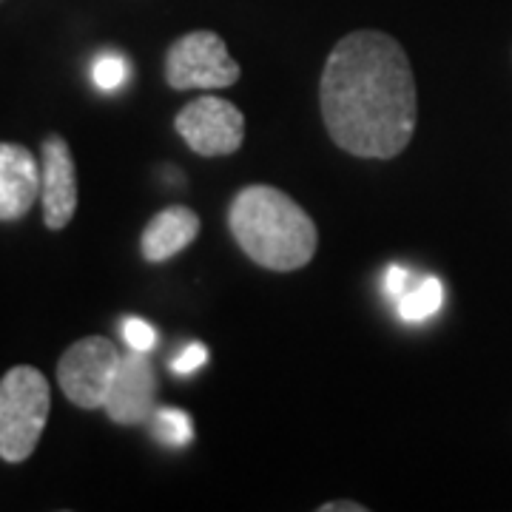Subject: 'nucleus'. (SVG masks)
<instances>
[{
    "label": "nucleus",
    "instance_id": "6",
    "mask_svg": "<svg viewBox=\"0 0 512 512\" xmlns=\"http://www.w3.org/2000/svg\"><path fill=\"white\" fill-rule=\"evenodd\" d=\"M177 134L185 146L197 151L200 157H228L245 140V117L242 111L214 94L191 100L177 114Z\"/></svg>",
    "mask_w": 512,
    "mask_h": 512
},
{
    "label": "nucleus",
    "instance_id": "9",
    "mask_svg": "<svg viewBox=\"0 0 512 512\" xmlns=\"http://www.w3.org/2000/svg\"><path fill=\"white\" fill-rule=\"evenodd\" d=\"M40 200V163L29 148L0 143V222L23 220Z\"/></svg>",
    "mask_w": 512,
    "mask_h": 512
},
{
    "label": "nucleus",
    "instance_id": "7",
    "mask_svg": "<svg viewBox=\"0 0 512 512\" xmlns=\"http://www.w3.org/2000/svg\"><path fill=\"white\" fill-rule=\"evenodd\" d=\"M40 202L43 222L52 231H63L77 211V171L69 143L60 134H49L40 148Z\"/></svg>",
    "mask_w": 512,
    "mask_h": 512
},
{
    "label": "nucleus",
    "instance_id": "14",
    "mask_svg": "<svg viewBox=\"0 0 512 512\" xmlns=\"http://www.w3.org/2000/svg\"><path fill=\"white\" fill-rule=\"evenodd\" d=\"M123 339L131 350H140V353H148V350L157 345V330L148 325L146 319H137L131 316L123 322Z\"/></svg>",
    "mask_w": 512,
    "mask_h": 512
},
{
    "label": "nucleus",
    "instance_id": "17",
    "mask_svg": "<svg viewBox=\"0 0 512 512\" xmlns=\"http://www.w3.org/2000/svg\"><path fill=\"white\" fill-rule=\"evenodd\" d=\"M322 512H365L362 504H350V501H333V504H322Z\"/></svg>",
    "mask_w": 512,
    "mask_h": 512
},
{
    "label": "nucleus",
    "instance_id": "1",
    "mask_svg": "<svg viewBox=\"0 0 512 512\" xmlns=\"http://www.w3.org/2000/svg\"><path fill=\"white\" fill-rule=\"evenodd\" d=\"M330 140L365 160L402 154L416 131V77L399 40L353 32L328 55L319 83Z\"/></svg>",
    "mask_w": 512,
    "mask_h": 512
},
{
    "label": "nucleus",
    "instance_id": "16",
    "mask_svg": "<svg viewBox=\"0 0 512 512\" xmlns=\"http://www.w3.org/2000/svg\"><path fill=\"white\" fill-rule=\"evenodd\" d=\"M384 288L393 299H399L404 293L410 291V271H404L402 265H390L387 274H384Z\"/></svg>",
    "mask_w": 512,
    "mask_h": 512
},
{
    "label": "nucleus",
    "instance_id": "5",
    "mask_svg": "<svg viewBox=\"0 0 512 512\" xmlns=\"http://www.w3.org/2000/svg\"><path fill=\"white\" fill-rule=\"evenodd\" d=\"M120 350L106 336H86L60 356L57 384L80 410H103L120 367Z\"/></svg>",
    "mask_w": 512,
    "mask_h": 512
},
{
    "label": "nucleus",
    "instance_id": "2",
    "mask_svg": "<svg viewBox=\"0 0 512 512\" xmlns=\"http://www.w3.org/2000/svg\"><path fill=\"white\" fill-rule=\"evenodd\" d=\"M237 245L256 265L288 274L305 268L316 254V225L305 208L271 185H248L228 211Z\"/></svg>",
    "mask_w": 512,
    "mask_h": 512
},
{
    "label": "nucleus",
    "instance_id": "11",
    "mask_svg": "<svg viewBox=\"0 0 512 512\" xmlns=\"http://www.w3.org/2000/svg\"><path fill=\"white\" fill-rule=\"evenodd\" d=\"M444 302V285L436 276H424L419 285H410V291L396 299V311L402 322H424L433 313H439Z\"/></svg>",
    "mask_w": 512,
    "mask_h": 512
},
{
    "label": "nucleus",
    "instance_id": "10",
    "mask_svg": "<svg viewBox=\"0 0 512 512\" xmlns=\"http://www.w3.org/2000/svg\"><path fill=\"white\" fill-rule=\"evenodd\" d=\"M197 234H200V217L185 205H171L148 222L140 239V251L148 262H165L185 251L197 239Z\"/></svg>",
    "mask_w": 512,
    "mask_h": 512
},
{
    "label": "nucleus",
    "instance_id": "4",
    "mask_svg": "<svg viewBox=\"0 0 512 512\" xmlns=\"http://www.w3.org/2000/svg\"><path fill=\"white\" fill-rule=\"evenodd\" d=\"M165 80L177 92H214L239 80V63L228 55L225 40L214 32H191L171 43L165 55Z\"/></svg>",
    "mask_w": 512,
    "mask_h": 512
},
{
    "label": "nucleus",
    "instance_id": "15",
    "mask_svg": "<svg viewBox=\"0 0 512 512\" xmlns=\"http://www.w3.org/2000/svg\"><path fill=\"white\" fill-rule=\"evenodd\" d=\"M205 362H208V350L202 348L200 342H194V345H188V348L174 359L171 370H174V373H180V376H185V373H194V370L205 365Z\"/></svg>",
    "mask_w": 512,
    "mask_h": 512
},
{
    "label": "nucleus",
    "instance_id": "13",
    "mask_svg": "<svg viewBox=\"0 0 512 512\" xmlns=\"http://www.w3.org/2000/svg\"><path fill=\"white\" fill-rule=\"evenodd\" d=\"M128 66L120 55H100L92 66V80L100 92H117L126 83Z\"/></svg>",
    "mask_w": 512,
    "mask_h": 512
},
{
    "label": "nucleus",
    "instance_id": "12",
    "mask_svg": "<svg viewBox=\"0 0 512 512\" xmlns=\"http://www.w3.org/2000/svg\"><path fill=\"white\" fill-rule=\"evenodd\" d=\"M154 433L157 439L168 444V447H185L194 439V424L188 419V413L177 410V407H160L154 410Z\"/></svg>",
    "mask_w": 512,
    "mask_h": 512
},
{
    "label": "nucleus",
    "instance_id": "8",
    "mask_svg": "<svg viewBox=\"0 0 512 512\" xmlns=\"http://www.w3.org/2000/svg\"><path fill=\"white\" fill-rule=\"evenodd\" d=\"M154 399H157V376H154V367L146 359V353H140V350L123 353L117 376L111 382L109 399L103 404L109 419L123 427H137L154 416V410H157Z\"/></svg>",
    "mask_w": 512,
    "mask_h": 512
},
{
    "label": "nucleus",
    "instance_id": "3",
    "mask_svg": "<svg viewBox=\"0 0 512 512\" xmlns=\"http://www.w3.org/2000/svg\"><path fill=\"white\" fill-rule=\"evenodd\" d=\"M52 407L49 382L37 367L18 365L0 379V458L18 464L35 453Z\"/></svg>",
    "mask_w": 512,
    "mask_h": 512
}]
</instances>
